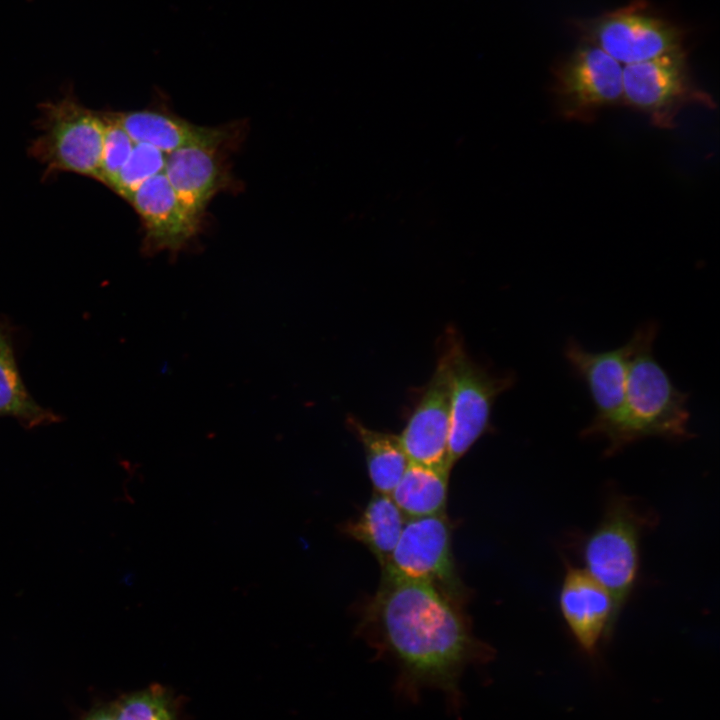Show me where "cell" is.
Here are the masks:
<instances>
[{
  "mask_svg": "<svg viewBox=\"0 0 720 720\" xmlns=\"http://www.w3.org/2000/svg\"><path fill=\"white\" fill-rule=\"evenodd\" d=\"M382 571L361 607L357 634L394 666L397 698L415 704L424 691H437L459 715L465 671L489 663L495 650L474 635L464 603L427 582Z\"/></svg>",
  "mask_w": 720,
  "mask_h": 720,
  "instance_id": "1",
  "label": "cell"
},
{
  "mask_svg": "<svg viewBox=\"0 0 720 720\" xmlns=\"http://www.w3.org/2000/svg\"><path fill=\"white\" fill-rule=\"evenodd\" d=\"M450 471L410 462L390 496L406 518L444 514Z\"/></svg>",
  "mask_w": 720,
  "mask_h": 720,
  "instance_id": "19",
  "label": "cell"
},
{
  "mask_svg": "<svg viewBox=\"0 0 720 720\" xmlns=\"http://www.w3.org/2000/svg\"><path fill=\"white\" fill-rule=\"evenodd\" d=\"M443 341L448 350L451 372L448 453L453 467L483 435L490 432L494 403L499 395L513 387L516 377L512 372H492L474 361L454 329L446 331Z\"/></svg>",
  "mask_w": 720,
  "mask_h": 720,
  "instance_id": "5",
  "label": "cell"
},
{
  "mask_svg": "<svg viewBox=\"0 0 720 720\" xmlns=\"http://www.w3.org/2000/svg\"><path fill=\"white\" fill-rule=\"evenodd\" d=\"M406 522L388 494L375 492L361 513L341 526L342 533L363 544L385 568Z\"/></svg>",
  "mask_w": 720,
  "mask_h": 720,
  "instance_id": "17",
  "label": "cell"
},
{
  "mask_svg": "<svg viewBox=\"0 0 720 720\" xmlns=\"http://www.w3.org/2000/svg\"><path fill=\"white\" fill-rule=\"evenodd\" d=\"M623 65L601 48L586 43L554 69L553 91L562 117L590 121L623 99Z\"/></svg>",
  "mask_w": 720,
  "mask_h": 720,
  "instance_id": "10",
  "label": "cell"
},
{
  "mask_svg": "<svg viewBox=\"0 0 720 720\" xmlns=\"http://www.w3.org/2000/svg\"><path fill=\"white\" fill-rule=\"evenodd\" d=\"M452 530L446 513L408 518L390 561L382 570L427 582L465 603L469 593L456 569Z\"/></svg>",
  "mask_w": 720,
  "mask_h": 720,
  "instance_id": "8",
  "label": "cell"
},
{
  "mask_svg": "<svg viewBox=\"0 0 720 720\" xmlns=\"http://www.w3.org/2000/svg\"><path fill=\"white\" fill-rule=\"evenodd\" d=\"M656 521L636 499L615 494L599 523L578 541L582 568L610 594L616 622L637 583L642 537Z\"/></svg>",
  "mask_w": 720,
  "mask_h": 720,
  "instance_id": "3",
  "label": "cell"
},
{
  "mask_svg": "<svg viewBox=\"0 0 720 720\" xmlns=\"http://www.w3.org/2000/svg\"><path fill=\"white\" fill-rule=\"evenodd\" d=\"M143 229L145 256H176L197 239L203 223L183 206L164 173L144 182L128 199Z\"/></svg>",
  "mask_w": 720,
  "mask_h": 720,
  "instance_id": "12",
  "label": "cell"
},
{
  "mask_svg": "<svg viewBox=\"0 0 720 720\" xmlns=\"http://www.w3.org/2000/svg\"><path fill=\"white\" fill-rule=\"evenodd\" d=\"M166 153L144 143H135L111 190L127 200L147 180L164 173Z\"/></svg>",
  "mask_w": 720,
  "mask_h": 720,
  "instance_id": "21",
  "label": "cell"
},
{
  "mask_svg": "<svg viewBox=\"0 0 720 720\" xmlns=\"http://www.w3.org/2000/svg\"><path fill=\"white\" fill-rule=\"evenodd\" d=\"M451 425V372L447 347L430 380L420 391L399 439L409 461L450 469L448 440Z\"/></svg>",
  "mask_w": 720,
  "mask_h": 720,
  "instance_id": "11",
  "label": "cell"
},
{
  "mask_svg": "<svg viewBox=\"0 0 720 720\" xmlns=\"http://www.w3.org/2000/svg\"><path fill=\"white\" fill-rule=\"evenodd\" d=\"M39 134L29 153L51 176L70 172L98 180L105 133L102 112H96L68 93L39 106Z\"/></svg>",
  "mask_w": 720,
  "mask_h": 720,
  "instance_id": "4",
  "label": "cell"
},
{
  "mask_svg": "<svg viewBox=\"0 0 720 720\" xmlns=\"http://www.w3.org/2000/svg\"><path fill=\"white\" fill-rule=\"evenodd\" d=\"M645 330L646 323L638 327L623 345L608 351H590L574 338H570L564 348L567 362L586 384L595 407L594 417L583 428L581 436L604 440L607 457L615 455L624 418L629 365Z\"/></svg>",
  "mask_w": 720,
  "mask_h": 720,
  "instance_id": "6",
  "label": "cell"
},
{
  "mask_svg": "<svg viewBox=\"0 0 720 720\" xmlns=\"http://www.w3.org/2000/svg\"><path fill=\"white\" fill-rule=\"evenodd\" d=\"M658 332L654 321L646 322L644 336L629 365L624 418L615 454L630 444L658 437L681 442L695 437L689 429V394L680 391L653 355Z\"/></svg>",
  "mask_w": 720,
  "mask_h": 720,
  "instance_id": "2",
  "label": "cell"
},
{
  "mask_svg": "<svg viewBox=\"0 0 720 720\" xmlns=\"http://www.w3.org/2000/svg\"><path fill=\"white\" fill-rule=\"evenodd\" d=\"M0 417H11L25 428L57 423L61 416L40 405L21 377L14 348V327L0 318Z\"/></svg>",
  "mask_w": 720,
  "mask_h": 720,
  "instance_id": "16",
  "label": "cell"
},
{
  "mask_svg": "<svg viewBox=\"0 0 720 720\" xmlns=\"http://www.w3.org/2000/svg\"><path fill=\"white\" fill-rule=\"evenodd\" d=\"M587 43L601 48L621 65L683 50V31L635 1L582 25Z\"/></svg>",
  "mask_w": 720,
  "mask_h": 720,
  "instance_id": "9",
  "label": "cell"
},
{
  "mask_svg": "<svg viewBox=\"0 0 720 720\" xmlns=\"http://www.w3.org/2000/svg\"><path fill=\"white\" fill-rule=\"evenodd\" d=\"M81 720H114L112 703L94 705Z\"/></svg>",
  "mask_w": 720,
  "mask_h": 720,
  "instance_id": "23",
  "label": "cell"
},
{
  "mask_svg": "<svg viewBox=\"0 0 720 720\" xmlns=\"http://www.w3.org/2000/svg\"><path fill=\"white\" fill-rule=\"evenodd\" d=\"M105 120L101 166L98 180L112 188L116 178L128 160L134 141L109 112H102Z\"/></svg>",
  "mask_w": 720,
  "mask_h": 720,
  "instance_id": "22",
  "label": "cell"
},
{
  "mask_svg": "<svg viewBox=\"0 0 720 720\" xmlns=\"http://www.w3.org/2000/svg\"><path fill=\"white\" fill-rule=\"evenodd\" d=\"M345 424L363 447L375 492L390 495L410 463L399 435L367 427L353 415Z\"/></svg>",
  "mask_w": 720,
  "mask_h": 720,
  "instance_id": "18",
  "label": "cell"
},
{
  "mask_svg": "<svg viewBox=\"0 0 720 720\" xmlns=\"http://www.w3.org/2000/svg\"><path fill=\"white\" fill-rule=\"evenodd\" d=\"M111 114L134 143L149 144L166 154L189 146L235 148L244 130L239 121L216 127L199 126L159 104L134 111H111Z\"/></svg>",
  "mask_w": 720,
  "mask_h": 720,
  "instance_id": "13",
  "label": "cell"
},
{
  "mask_svg": "<svg viewBox=\"0 0 720 720\" xmlns=\"http://www.w3.org/2000/svg\"><path fill=\"white\" fill-rule=\"evenodd\" d=\"M111 703L114 720H181L178 698L161 684L121 695Z\"/></svg>",
  "mask_w": 720,
  "mask_h": 720,
  "instance_id": "20",
  "label": "cell"
},
{
  "mask_svg": "<svg viewBox=\"0 0 720 720\" xmlns=\"http://www.w3.org/2000/svg\"><path fill=\"white\" fill-rule=\"evenodd\" d=\"M226 146H189L167 155L164 174L185 209L203 223L213 198L239 190L231 173Z\"/></svg>",
  "mask_w": 720,
  "mask_h": 720,
  "instance_id": "14",
  "label": "cell"
},
{
  "mask_svg": "<svg viewBox=\"0 0 720 720\" xmlns=\"http://www.w3.org/2000/svg\"><path fill=\"white\" fill-rule=\"evenodd\" d=\"M623 103L645 114L657 128L672 129L691 104L712 109L711 96L690 77L685 50L623 66Z\"/></svg>",
  "mask_w": 720,
  "mask_h": 720,
  "instance_id": "7",
  "label": "cell"
},
{
  "mask_svg": "<svg viewBox=\"0 0 720 720\" xmlns=\"http://www.w3.org/2000/svg\"><path fill=\"white\" fill-rule=\"evenodd\" d=\"M558 603L561 615L579 647L595 657L602 639L616 624L608 591L582 567L566 564Z\"/></svg>",
  "mask_w": 720,
  "mask_h": 720,
  "instance_id": "15",
  "label": "cell"
}]
</instances>
